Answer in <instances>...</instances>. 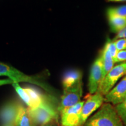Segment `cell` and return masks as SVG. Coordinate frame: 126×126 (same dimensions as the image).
Instances as JSON below:
<instances>
[{
  "mask_svg": "<svg viewBox=\"0 0 126 126\" xmlns=\"http://www.w3.org/2000/svg\"><path fill=\"white\" fill-rule=\"evenodd\" d=\"M58 106L54 96L48 94L45 95L39 106L34 108H28V110L35 126H41L54 121L59 122Z\"/></svg>",
  "mask_w": 126,
  "mask_h": 126,
  "instance_id": "cell-1",
  "label": "cell"
},
{
  "mask_svg": "<svg viewBox=\"0 0 126 126\" xmlns=\"http://www.w3.org/2000/svg\"><path fill=\"white\" fill-rule=\"evenodd\" d=\"M83 126H124L115 107L105 102Z\"/></svg>",
  "mask_w": 126,
  "mask_h": 126,
  "instance_id": "cell-2",
  "label": "cell"
},
{
  "mask_svg": "<svg viewBox=\"0 0 126 126\" xmlns=\"http://www.w3.org/2000/svg\"><path fill=\"white\" fill-rule=\"evenodd\" d=\"M0 76L7 77L9 79L12 80L14 83L28 82L32 83L42 88L49 94L53 96V94H55L54 89L47 83L42 81L39 77L26 75L15 68L2 63H0Z\"/></svg>",
  "mask_w": 126,
  "mask_h": 126,
  "instance_id": "cell-3",
  "label": "cell"
},
{
  "mask_svg": "<svg viewBox=\"0 0 126 126\" xmlns=\"http://www.w3.org/2000/svg\"><path fill=\"white\" fill-rule=\"evenodd\" d=\"M126 75V62L120 63L114 65L105 76L100 83L97 92L105 96L111 90L120 79Z\"/></svg>",
  "mask_w": 126,
  "mask_h": 126,
  "instance_id": "cell-4",
  "label": "cell"
},
{
  "mask_svg": "<svg viewBox=\"0 0 126 126\" xmlns=\"http://www.w3.org/2000/svg\"><path fill=\"white\" fill-rule=\"evenodd\" d=\"M86 100L82 108L80 126H83L91 115L99 109L105 103V96L99 92L89 94L85 97Z\"/></svg>",
  "mask_w": 126,
  "mask_h": 126,
  "instance_id": "cell-5",
  "label": "cell"
},
{
  "mask_svg": "<svg viewBox=\"0 0 126 126\" xmlns=\"http://www.w3.org/2000/svg\"><path fill=\"white\" fill-rule=\"evenodd\" d=\"M82 82L77 83L70 88H65L63 91L60 102L58 106L59 113L64 109L74 106L80 101L82 96Z\"/></svg>",
  "mask_w": 126,
  "mask_h": 126,
  "instance_id": "cell-6",
  "label": "cell"
},
{
  "mask_svg": "<svg viewBox=\"0 0 126 126\" xmlns=\"http://www.w3.org/2000/svg\"><path fill=\"white\" fill-rule=\"evenodd\" d=\"M85 101H80L74 106L64 109L60 112L62 126H80L82 108Z\"/></svg>",
  "mask_w": 126,
  "mask_h": 126,
  "instance_id": "cell-7",
  "label": "cell"
},
{
  "mask_svg": "<svg viewBox=\"0 0 126 126\" xmlns=\"http://www.w3.org/2000/svg\"><path fill=\"white\" fill-rule=\"evenodd\" d=\"M103 65L100 55L96 59L91 67L88 79V88L90 94H95L102 81Z\"/></svg>",
  "mask_w": 126,
  "mask_h": 126,
  "instance_id": "cell-8",
  "label": "cell"
},
{
  "mask_svg": "<svg viewBox=\"0 0 126 126\" xmlns=\"http://www.w3.org/2000/svg\"><path fill=\"white\" fill-rule=\"evenodd\" d=\"M126 99V75L105 96V102L115 106Z\"/></svg>",
  "mask_w": 126,
  "mask_h": 126,
  "instance_id": "cell-9",
  "label": "cell"
},
{
  "mask_svg": "<svg viewBox=\"0 0 126 126\" xmlns=\"http://www.w3.org/2000/svg\"><path fill=\"white\" fill-rule=\"evenodd\" d=\"M20 103L12 100L3 105L0 109V123L2 126L8 124L15 125V120Z\"/></svg>",
  "mask_w": 126,
  "mask_h": 126,
  "instance_id": "cell-10",
  "label": "cell"
},
{
  "mask_svg": "<svg viewBox=\"0 0 126 126\" xmlns=\"http://www.w3.org/2000/svg\"><path fill=\"white\" fill-rule=\"evenodd\" d=\"M82 78V73L78 70L68 71L63 76L62 83L64 89L70 88L77 83L81 82Z\"/></svg>",
  "mask_w": 126,
  "mask_h": 126,
  "instance_id": "cell-11",
  "label": "cell"
},
{
  "mask_svg": "<svg viewBox=\"0 0 126 126\" xmlns=\"http://www.w3.org/2000/svg\"><path fill=\"white\" fill-rule=\"evenodd\" d=\"M99 55L101 57L102 65H103V75H102V80H103L108 72L114 67L115 63L106 43L105 44V46Z\"/></svg>",
  "mask_w": 126,
  "mask_h": 126,
  "instance_id": "cell-12",
  "label": "cell"
},
{
  "mask_svg": "<svg viewBox=\"0 0 126 126\" xmlns=\"http://www.w3.org/2000/svg\"><path fill=\"white\" fill-rule=\"evenodd\" d=\"M15 126H36L28 112V108L20 104L15 120Z\"/></svg>",
  "mask_w": 126,
  "mask_h": 126,
  "instance_id": "cell-13",
  "label": "cell"
},
{
  "mask_svg": "<svg viewBox=\"0 0 126 126\" xmlns=\"http://www.w3.org/2000/svg\"><path fill=\"white\" fill-rule=\"evenodd\" d=\"M111 32L117 33L126 27V18L113 14H106Z\"/></svg>",
  "mask_w": 126,
  "mask_h": 126,
  "instance_id": "cell-14",
  "label": "cell"
},
{
  "mask_svg": "<svg viewBox=\"0 0 126 126\" xmlns=\"http://www.w3.org/2000/svg\"><path fill=\"white\" fill-rule=\"evenodd\" d=\"M25 89L28 92L32 102V108H36L39 106L45 99V95L40 93L36 88L26 87L25 88Z\"/></svg>",
  "mask_w": 126,
  "mask_h": 126,
  "instance_id": "cell-15",
  "label": "cell"
},
{
  "mask_svg": "<svg viewBox=\"0 0 126 126\" xmlns=\"http://www.w3.org/2000/svg\"><path fill=\"white\" fill-rule=\"evenodd\" d=\"M12 85L14 89H15V91L19 95V96L20 97V99L23 100V102H25L26 105H28V108H32V100L31 98H30L28 92L25 90V88H23L21 87L18 83H13Z\"/></svg>",
  "mask_w": 126,
  "mask_h": 126,
  "instance_id": "cell-16",
  "label": "cell"
},
{
  "mask_svg": "<svg viewBox=\"0 0 126 126\" xmlns=\"http://www.w3.org/2000/svg\"><path fill=\"white\" fill-rule=\"evenodd\" d=\"M115 109L122 119L124 126H126V99L122 103L115 106Z\"/></svg>",
  "mask_w": 126,
  "mask_h": 126,
  "instance_id": "cell-17",
  "label": "cell"
},
{
  "mask_svg": "<svg viewBox=\"0 0 126 126\" xmlns=\"http://www.w3.org/2000/svg\"><path fill=\"white\" fill-rule=\"evenodd\" d=\"M106 14H113L126 18V5L117 7H111L107 9Z\"/></svg>",
  "mask_w": 126,
  "mask_h": 126,
  "instance_id": "cell-18",
  "label": "cell"
},
{
  "mask_svg": "<svg viewBox=\"0 0 126 126\" xmlns=\"http://www.w3.org/2000/svg\"><path fill=\"white\" fill-rule=\"evenodd\" d=\"M114 40L118 51L126 50V39H119Z\"/></svg>",
  "mask_w": 126,
  "mask_h": 126,
  "instance_id": "cell-19",
  "label": "cell"
},
{
  "mask_svg": "<svg viewBox=\"0 0 126 126\" xmlns=\"http://www.w3.org/2000/svg\"><path fill=\"white\" fill-rule=\"evenodd\" d=\"M119 39H126V27L116 34L114 40H117Z\"/></svg>",
  "mask_w": 126,
  "mask_h": 126,
  "instance_id": "cell-20",
  "label": "cell"
},
{
  "mask_svg": "<svg viewBox=\"0 0 126 126\" xmlns=\"http://www.w3.org/2000/svg\"><path fill=\"white\" fill-rule=\"evenodd\" d=\"M59 122H51L50 123H48L44 124L43 126H59Z\"/></svg>",
  "mask_w": 126,
  "mask_h": 126,
  "instance_id": "cell-21",
  "label": "cell"
},
{
  "mask_svg": "<svg viewBox=\"0 0 126 126\" xmlns=\"http://www.w3.org/2000/svg\"><path fill=\"white\" fill-rule=\"evenodd\" d=\"M111 2H126V0H108Z\"/></svg>",
  "mask_w": 126,
  "mask_h": 126,
  "instance_id": "cell-22",
  "label": "cell"
},
{
  "mask_svg": "<svg viewBox=\"0 0 126 126\" xmlns=\"http://www.w3.org/2000/svg\"><path fill=\"white\" fill-rule=\"evenodd\" d=\"M3 126H15V125H14V124H8V125H5Z\"/></svg>",
  "mask_w": 126,
  "mask_h": 126,
  "instance_id": "cell-23",
  "label": "cell"
}]
</instances>
